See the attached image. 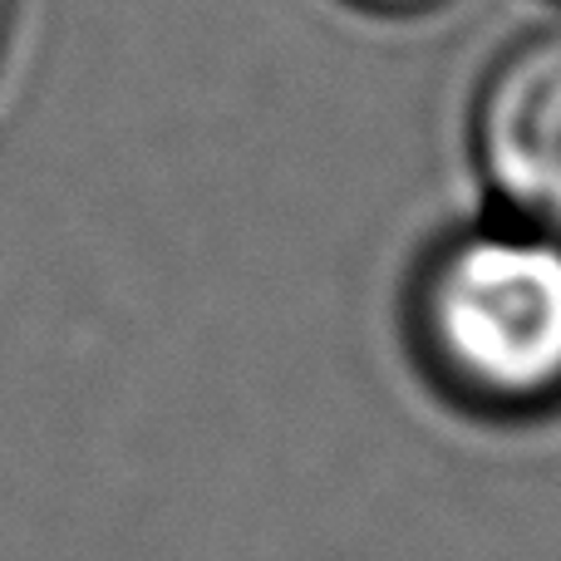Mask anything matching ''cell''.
I'll return each mask as SVG.
<instances>
[{
	"instance_id": "cell-3",
	"label": "cell",
	"mask_w": 561,
	"mask_h": 561,
	"mask_svg": "<svg viewBox=\"0 0 561 561\" xmlns=\"http://www.w3.org/2000/svg\"><path fill=\"white\" fill-rule=\"evenodd\" d=\"M355 10H369V15H424V10L444 5V0H345Z\"/></svg>"
},
{
	"instance_id": "cell-1",
	"label": "cell",
	"mask_w": 561,
	"mask_h": 561,
	"mask_svg": "<svg viewBox=\"0 0 561 561\" xmlns=\"http://www.w3.org/2000/svg\"><path fill=\"white\" fill-rule=\"evenodd\" d=\"M404 350L444 409L483 428L561 419V237L463 227L419 256Z\"/></svg>"
},
{
	"instance_id": "cell-4",
	"label": "cell",
	"mask_w": 561,
	"mask_h": 561,
	"mask_svg": "<svg viewBox=\"0 0 561 561\" xmlns=\"http://www.w3.org/2000/svg\"><path fill=\"white\" fill-rule=\"evenodd\" d=\"M20 15V0H0V65H5V49H10V30H15Z\"/></svg>"
},
{
	"instance_id": "cell-2",
	"label": "cell",
	"mask_w": 561,
	"mask_h": 561,
	"mask_svg": "<svg viewBox=\"0 0 561 561\" xmlns=\"http://www.w3.org/2000/svg\"><path fill=\"white\" fill-rule=\"evenodd\" d=\"M473 158L507 222L561 237V20L513 45L483 79Z\"/></svg>"
}]
</instances>
